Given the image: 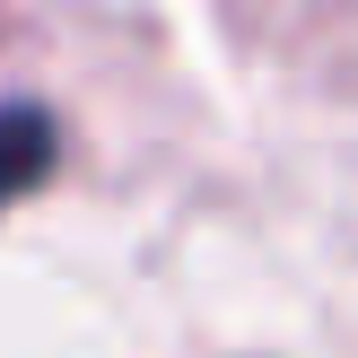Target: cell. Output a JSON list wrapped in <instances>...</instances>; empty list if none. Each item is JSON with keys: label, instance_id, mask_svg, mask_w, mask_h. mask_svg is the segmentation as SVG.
<instances>
[{"label": "cell", "instance_id": "6da1fadb", "mask_svg": "<svg viewBox=\"0 0 358 358\" xmlns=\"http://www.w3.org/2000/svg\"><path fill=\"white\" fill-rule=\"evenodd\" d=\"M44 166H52V114H35V105H0V201L27 192Z\"/></svg>", "mask_w": 358, "mask_h": 358}]
</instances>
